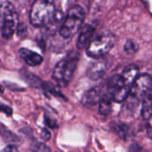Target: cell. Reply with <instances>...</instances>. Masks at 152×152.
<instances>
[{
  "label": "cell",
  "mask_w": 152,
  "mask_h": 152,
  "mask_svg": "<svg viewBox=\"0 0 152 152\" xmlns=\"http://www.w3.org/2000/svg\"><path fill=\"white\" fill-rule=\"evenodd\" d=\"M138 77L139 68L135 64L127 66L121 75L112 77L108 84V93L112 96L113 101L118 103L125 102Z\"/></svg>",
  "instance_id": "1"
},
{
  "label": "cell",
  "mask_w": 152,
  "mask_h": 152,
  "mask_svg": "<svg viewBox=\"0 0 152 152\" xmlns=\"http://www.w3.org/2000/svg\"><path fill=\"white\" fill-rule=\"evenodd\" d=\"M57 19L53 0H35L29 12L30 23L37 28L51 25Z\"/></svg>",
  "instance_id": "2"
},
{
  "label": "cell",
  "mask_w": 152,
  "mask_h": 152,
  "mask_svg": "<svg viewBox=\"0 0 152 152\" xmlns=\"http://www.w3.org/2000/svg\"><path fill=\"white\" fill-rule=\"evenodd\" d=\"M152 89V77L149 74L139 75L134 83L130 94L126 100V109L128 111H134L141 102L147 96Z\"/></svg>",
  "instance_id": "3"
},
{
  "label": "cell",
  "mask_w": 152,
  "mask_h": 152,
  "mask_svg": "<svg viewBox=\"0 0 152 152\" xmlns=\"http://www.w3.org/2000/svg\"><path fill=\"white\" fill-rule=\"evenodd\" d=\"M86 18V12L80 5H74L68 11L60 28V35L64 38H70L81 28Z\"/></svg>",
  "instance_id": "4"
},
{
  "label": "cell",
  "mask_w": 152,
  "mask_h": 152,
  "mask_svg": "<svg viewBox=\"0 0 152 152\" xmlns=\"http://www.w3.org/2000/svg\"><path fill=\"white\" fill-rule=\"evenodd\" d=\"M78 61V56L76 53L70 54L60 61L54 67L53 78L61 87H66L75 72Z\"/></svg>",
  "instance_id": "5"
},
{
  "label": "cell",
  "mask_w": 152,
  "mask_h": 152,
  "mask_svg": "<svg viewBox=\"0 0 152 152\" xmlns=\"http://www.w3.org/2000/svg\"><path fill=\"white\" fill-rule=\"evenodd\" d=\"M115 36L109 32L103 31L91 40L86 47V53L89 57L94 59H100L106 55L115 45Z\"/></svg>",
  "instance_id": "6"
},
{
  "label": "cell",
  "mask_w": 152,
  "mask_h": 152,
  "mask_svg": "<svg viewBox=\"0 0 152 152\" xmlns=\"http://www.w3.org/2000/svg\"><path fill=\"white\" fill-rule=\"evenodd\" d=\"M19 27V17L14 6L7 0L1 2V34L4 38H10Z\"/></svg>",
  "instance_id": "7"
},
{
  "label": "cell",
  "mask_w": 152,
  "mask_h": 152,
  "mask_svg": "<svg viewBox=\"0 0 152 152\" xmlns=\"http://www.w3.org/2000/svg\"><path fill=\"white\" fill-rule=\"evenodd\" d=\"M107 70V63L104 60L97 59L92 62L87 69V77L91 80H99L102 78Z\"/></svg>",
  "instance_id": "8"
},
{
  "label": "cell",
  "mask_w": 152,
  "mask_h": 152,
  "mask_svg": "<svg viewBox=\"0 0 152 152\" xmlns=\"http://www.w3.org/2000/svg\"><path fill=\"white\" fill-rule=\"evenodd\" d=\"M94 29L95 28L93 24H86L80 29L77 41V46L78 49H84L88 46L89 43L93 39Z\"/></svg>",
  "instance_id": "9"
},
{
  "label": "cell",
  "mask_w": 152,
  "mask_h": 152,
  "mask_svg": "<svg viewBox=\"0 0 152 152\" xmlns=\"http://www.w3.org/2000/svg\"><path fill=\"white\" fill-rule=\"evenodd\" d=\"M103 94H102V89L100 87H94V88L88 90L83 95L82 103H83V105L87 106V107L94 106L100 102Z\"/></svg>",
  "instance_id": "10"
},
{
  "label": "cell",
  "mask_w": 152,
  "mask_h": 152,
  "mask_svg": "<svg viewBox=\"0 0 152 152\" xmlns=\"http://www.w3.org/2000/svg\"><path fill=\"white\" fill-rule=\"evenodd\" d=\"M19 53H20V56L26 62V64H28V66H31V67L38 66L43 61V57L37 53L33 52L31 50H28L26 48H20L19 51Z\"/></svg>",
  "instance_id": "11"
},
{
  "label": "cell",
  "mask_w": 152,
  "mask_h": 152,
  "mask_svg": "<svg viewBox=\"0 0 152 152\" xmlns=\"http://www.w3.org/2000/svg\"><path fill=\"white\" fill-rule=\"evenodd\" d=\"M112 96L108 93L104 94L99 102V112L103 116H107L110 114L112 108Z\"/></svg>",
  "instance_id": "12"
},
{
  "label": "cell",
  "mask_w": 152,
  "mask_h": 152,
  "mask_svg": "<svg viewBox=\"0 0 152 152\" xmlns=\"http://www.w3.org/2000/svg\"><path fill=\"white\" fill-rule=\"evenodd\" d=\"M2 138L5 142H7L9 145L12 146H19L23 143V141L20 137L17 136L16 134H12L11 131L8 130H4V126H2V132H1Z\"/></svg>",
  "instance_id": "13"
},
{
  "label": "cell",
  "mask_w": 152,
  "mask_h": 152,
  "mask_svg": "<svg viewBox=\"0 0 152 152\" xmlns=\"http://www.w3.org/2000/svg\"><path fill=\"white\" fill-rule=\"evenodd\" d=\"M142 117L146 120H149L152 117V101L147 97H145L142 101Z\"/></svg>",
  "instance_id": "14"
},
{
  "label": "cell",
  "mask_w": 152,
  "mask_h": 152,
  "mask_svg": "<svg viewBox=\"0 0 152 152\" xmlns=\"http://www.w3.org/2000/svg\"><path fill=\"white\" fill-rule=\"evenodd\" d=\"M113 130L119 137L123 139H126L128 135V128L123 124H114Z\"/></svg>",
  "instance_id": "15"
},
{
  "label": "cell",
  "mask_w": 152,
  "mask_h": 152,
  "mask_svg": "<svg viewBox=\"0 0 152 152\" xmlns=\"http://www.w3.org/2000/svg\"><path fill=\"white\" fill-rule=\"evenodd\" d=\"M138 49H139V45L134 40H127L124 46V50L127 54H134L138 51Z\"/></svg>",
  "instance_id": "16"
},
{
  "label": "cell",
  "mask_w": 152,
  "mask_h": 152,
  "mask_svg": "<svg viewBox=\"0 0 152 152\" xmlns=\"http://www.w3.org/2000/svg\"><path fill=\"white\" fill-rule=\"evenodd\" d=\"M31 149L33 152H51V150L44 143L34 142L31 145Z\"/></svg>",
  "instance_id": "17"
},
{
  "label": "cell",
  "mask_w": 152,
  "mask_h": 152,
  "mask_svg": "<svg viewBox=\"0 0 152 152\" xmlns=\"http://www.w3.org/2000/svg\"><path fill=\"white\" fill-rule=\"evenodd\" d=\"M41 136L45 141H48L51 138V134L47 129H43L42 133H41Z\"/></svg>",
  "instance_id": "18"
},
{
  "label": "cell",
  "mask_w": 152,
  "mask_h": 152,
  "mask_svg": "<svg viewBox=\"0 0 152 152\" xmlns=\"http://www.w3.org/2000/svg\"><path fill=\"white\" fill-rule=\"evenodd\" d=\"M147 132L149 136L151 137L152 140V117L148 120V124H147Z\"/></svg>",
  "instance_id": "19"
},
{
  "label": "cell",
  "mask_w": 152,
  "mask_h": 152,
  "mask_svg": "<svg viewBox=\"0 0 152 152\" xmlns=\"http://www.w3.org/2000/svg\"><path fill=\"white\" fill-rule=\"evenodd\" d=\"M3 152H19L18 149L16 148V146H12V145H8L7 147L4 148Z\"/></svg>",
  "instance_id": "20"
},
{
  "label": "cell",
  "mask_w": 152,
  "mask_h": 152,
  "mask_svg": "<svg viewBox=\"0 0 152 152\" xmlns=\"http://www.w3.org/2000/svg\"><path fill=\"white\" fill-rule=\"evenodd\" d=\"M2 110H3L5 114H7V115H12V112L11 108L5 106V105H4V104H2Z\"/></svg>",
  "instance_id": "21"
},
{
  "label": "cell",
  "mask_w": 152,
  "mask_h": 152,
  "mask_svg": "<svg viewBox=\"0 0 152 152\" xmlns=\"http://www.w3.org/2000/svg\"><path fill=\"white\" fill-rule=\"evenodd\" d=\"M146 97H147L148 99H150L151 101H152V89L150 91V93L147 94V96H146Z\"/></svg>",
  "instance_id": "22"
}]
</instances>
